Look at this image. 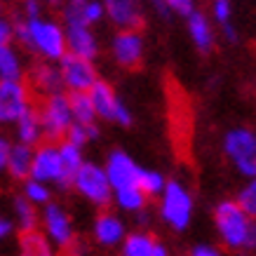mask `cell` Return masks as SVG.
Returning <instances> with one entry per match:
<instances>
[{
    "label": "cell",
    "mask_w": 256,
    "mask_h": 256,
    "mask_svg": "<svg viewBox=\"0 0 256 256\" xmlns=\"http://www.w3.org/2000/svg\"><path fill=\"white\" fill-rule=\"evenodd\" d=\"M170 178L164 176L160 170H150V167H141V174H139V186L141 190L148 195V198H160L167 186Z\"/></svg>",
    "instance_id": "cell-29"
},
{
    "label": "cell",
    "mask_w": 256,
    "mask_h": 256,
    "mask_svg": "<svg viewBox=\"0 0 256 256\" xmlns=\"http://www.w3.org/2000/svg\"><path fill=\"white\" fill-rule=\"evenodd\" d=\"M90 96L94 101V108H96V116L101 122H110L118 127H132L134 124L132 108L120 99V94L116 92V87L108 80H99L90 90Z\"/></svg>",
    "instance_id": "cell-8"
},
{
    "label": "cell",
    "mask_w": 256,
    "mask_h": 256,
    "mask_svg": "<svg viewBox=\"0 0 256 256\" xmlns=\"http://www.w3.org/2000/svg\"><path fill=\"white\" fill-rule=\"evenodd\" d=\"M64 26H66V42H68L70 54L96 62L101 54V42L94 26H90L85 22H64Z\"/></svg>",
    "instance_id": "cell-15"
},
{
    "label": "cell",
    "mask_w": 256,
    "mask_h": 256,
    "mask_svg": "<svg viewBox=\"0 0 256 256\" xmlns=\"http://www.w3.org/2000/svg\"><path fill=\"white\" fill-rule=\"evenodd\" d=\"M59 70H62L64 90L68 94L90 92L101 80L96 62L85 59V56H78V54H70V52L59 62Z\"/></svg>",
    "instance_id": "cell-12"
},
{
    "label": "cell",
    "mask_w": 256,
    "mask_h": 256,
    "mask_svg": "<svg viewBox=\"0 0 256 256\" xmlns=\"http://www.w3.org/2000/svg\"><path fill=\"white\" fill-rule=\"evenodd\" d=\"M14 141L19 144H26V146H40L45 141V127H42V120H40L38 106H33L24 113L19 120L14 122Z\"/></svg>",
    "instance_id": "cell-19"
},
{
    "label": "cell",
    "mask_w": 256,
    "mask_h": 256,
    "mask_svg": "<svg viewBox=\"0 0 256 256\" xmlns=\"http://www.w3.org/2000/svg\"><path fill=\"white\" fill-rule=\"evenodd\" d=\"M101 134V127L99 122L96 124H82V122H73V127L68 130V134H66V139L73 141L76 146H82L85 148L90 141H96Z\"/></svg>",
    "instance_id": "cell-30"
},
{
    "label": "cell",
    "mask_w": 256,
    "mask_h": 256,
    "mask_svg": "<svg viewBox=\"0 0 256 256\" xmlns=\"http://www.w3.org/2000/svg\"><path fill=\"white\" fill-rule=\"evenodd\" d=\"M14 42V19L0 12V47Z\"/></svg>",
    "instance_id": "cell-35"
},
{
    "label": "cell",
    "mask_w": 256,
    "mask_h": 256,
    "mask_svg": "<svg viewBox=\"0 0 256 256\" xmlns=\"http://www.w3.org/2000/svg\"><path fill=\"white\" fill-rule=\"evenodd\" d=\"M73 190L96 210H108L113 204V186H110V178L106 174V167L99 162H92V160H87L76 174Z\"/></svg>",
    "instance_id": "cell-5"
},
{
    "label": "cell",
    "mask_w": 256,
    "mask_h": 256,
    "mask_svg": "<svg viewBox=\"0 0 256 256\" xmlns=\"http://www.w3.org/2000/svg\"><path fill=\"white\" fill-rule=\"evenodd\" d=\"M127 224L122 218V212L101 210L94 216L92 224V240L104 249H120V244L127 238Z\"/></svg>",
    "instance_id": "cell-13"
},
{
    "label": "cell",
    "mask_w": 256,
    "mask_h": 256,
    "mask_svg": "<svg viewBox=\"0 0 256 256\" xmlns=\"http://www.w3.org/2000/svg\"><path fill=\"white\" fill-rule=\"evenodd\" d=\"M14 141L8 134L0 132V176H8V162H10V150H12Z\"/></svg>",
    "instance_id": "cell-37"
},
{
    "label": "cell",
    "mask_w": 256,
    "mask_h": 256,
    "mask_svg": "<svg viewBox=\"0 0 256 256\" xmlns=\"http://www.w3.org/2000/svg\"><path fill=\"white\" fill-rule=\"evenodd\" d=\"M38 113L45 127V141H54V144L66 139L68 130L76 122L73 108H70V94L66 90L42 96L38 104Z\"/></svg>",
    "instance_id": "cell-6"
},
{
    "label": "cell",
    "mask_w": 256,
    "mask_h": 256,
    "mask_svg": "<svg viewBox=\"0 0 256 256\" xmlns=\"http://www.w3.org/2000/svg\"><path fill=\"white\" fill-rule=\"evenodd\" d=\"M153 256H172V252H170V247H167L164 242H160V240H158V244H156V252H153Z\"/></svg>",
    "instance_id": "cell-41"
},
{
    "label": "cell",
    "mask_w": 256,
    "mask_h": 256,
    "mask_svg": "<svg viewBox=\"0 0 256 256\" xmlns=\"http://www.w3.org/2000/svg\"><path fill=\"white\" fill-rule=\"evenodd\" d=\"M40 230L47 235V240L52 242L59 252H66V254L80 242L76 221H73L70 212L62 202L52 200L47 207H42V212H40Z\"/></svg>",
    "instance_id": "cell-7"
},
{
    "label": "cell",
    "mask_w": 256,
    "mask_h": 256,
    "mask_svg": "<svg viewBox=\"0 0 256 256\" xmlns=\"http://www.w3.org/2000/svg\"><path fill=\"white\" fill-rule=\"evenodd\" d=\"M40 207H36L31 200H26L24 195H14L10 200V214L14 218L16 230L19 233H28V230H38L40 228Z\"/></svg>",
    "instance_id": "cell-21"
},
{
    "label": "cell",
    "mask_w": 256,
    "mask_h": 256,
    "mask_svg": "<svg viewBox=\"0 0 256 256\" xmlns=\"http://www.w3.org/2000/svg\"><path fill=\"white\" fill-rule=\"evenodd\" d=\"M70 108H73L76 122H82V124L101 122L99 116H96V108H94V101H92V96H90V92L70 94Z\"/></svg>",
    "instance_id": "cell-28"
},
{
    "label": "cell",
    "mask_w": 256,
    "mask_h": 256,
    "mask_svg": "<svg viewBox=\"0 0 256 256\" xmlns=\"http://www.w3.org/2000/svg\"><path fill=\"white\" fill-rule=\"evenodd\" d=\"M188 256H226V252L216 244H210V242H198L190 247Z\"/></svg>",
    "instance_id": "cell-39"
},
{
    "label": "cell",
    "mask_w": 256,
    "mask_h": 256,
    "mask_svg": "<svg viewBox=\"0 0 256 256\" xmlns=\"http://www.w3.org/2000/svg\"><path fill=\"white\" fill-rule=\"evenodd\" d=\"M108 19L106 14V5H104V0H87L85 8H82V22L90 24V26H99Z\"/></svg>",
    "instance_id": "cell-32"
},
{
    "label": "cell",
    "mask_w": 256,
    "mask_h": 256,
    "mask_svg": "<svg viewBox=\"0 0 256 256\" xmlns=\"http://www.w3.org/2000/svg\"><path fill=\"white\" fill-rule=\"evenodd\" d=\"M148 5H150V10L156 12L158 16H162V19H170V10H167V0H148Z\"/></svg>",
    "instance_id": "cell-40"
},
{
    "label": "cell",
    "mask_w": 256,
    "mask_h": 256,
    "mask_svg": "<svg viewBox=\"0 0 256 256\" xmlns=\"http://www.w3.org/2000/svg\"><path fill=\"white\" fill-rule=\"evenodd\" d=\"M14 42L22 47L26 54L36 56L40 62L59 64L68 54V42H66V26L62 19L50 14L42 16H14Z\"/></svg>",
    "instance_id": "cell-1"
},
{
    "label": "cell",
    "mask_w": 256,
    "mask_h": 256,
    "mask_svg": "<svg viewBox=\"0 0 256 256\" xmlns=\"http://www.w3.org/2000/svg\"><path fill=\"white\" fill-rule=\"evenodd\" d=\"M45 5L40 0H22V8H19V14L26 16V19H33V16H42L45 14Z\"/></svg>",
    "instance_id": "cell-38"
},
{
    "label": "cell",
    "mask_w": 256,
    "mask_h": 256,
    "mask_svg": "<svg viewBox=\"0 0 256 256\" xmlns=\"http://www.w3.org/2000/svg\"><path fill=\"white\" fill-rule=\"evenodd\" d=\"M148 200H150V198L141 190V186H127V188L113 190V204H116L122 214H134V216H139L141 212H146Z\"/></svg>",
    "instance_id": "cell-24"
},
{
    "label": "cell",
    "mask_w": 256,
    "mask_h": 256,
    "mask_svg": "<svg viewBox=\"0 0 256 256\" xmlns=\"http://www.w3.org/2000/svg\"><path fill=\"white\" fill-rule=\"evenodd\" d=\"M108 22L116 28H144L146 24V8L144 0H104Z\"/></svg>",
    "instance_id": "cell-16"
},
{
    "label": "cell",
    "mask_w": 256,
    "mask_h": 256,
    "mask_svg": "<svg viewBox=\"0 0 256 256\" xmlns=\"http://www.w3.org/2000/svg\"><path fill=\"white\" fill-rule=\"evenodd\" d=\"M33 108V90L26 80H0V127L14 122Z\"/></svg>",
    "instance_id": "cell-11"
},
{
    "label": "cell",
    "mask_w": 256,
    "mask_h": 256,
    "mask_svg": "<svg viewBox=\"0 0 256 256\" xmlns=\"http://www.w3.org/2000/svg\"><path fill=\"white\" fill-rule=\"evenodd\" d=\"M186 31L193 47L202 56L214 52V47H216V31H214V24H212L207 12H202L200 8L195 10L193 14L186 19Z\"/></svg>",
    "instance_id": "cell-17"
},
{
    "label": "cell",
    "mask_w": 256,
    "mask_h": 256,
    "mask_svg": "<svg viewBox=\"0 0 256 256\" xmlns=\"http://www.w3.org/2000/svg\"><path fill=\"white\" fill-rule=\"evenodd\" d=\"M31 176L38 181H45L50 186L59 188V190H68L70 181L66 176L62 162V153H59V144L54 141H42L40 146H36V158H33V170Z\"/></svg>",
    "instance_id": "cell-10"
},
{
    "label": "cell",
    "mask_w": 256,
    "mask_h": 256,
    "mask_svg": "<svg viewBox=\"0 0 256 256\" xmlns=\"http://www.w3.org/2000/svg\"><path fill=\"white\" fill-rule=\"evenodd\" d=\"M59 153H62V162H64V170H66V176H68L70 186H73L76 174H78L80 167L87 162L85 160V148L76 146V144L68 141V139H62L59 141Z\"/></svg>",
    "instance_id": "cell-26"
},
{
    "label": "cell",
    "mask_w": 256,
    "mask_h": 256,
    "mask_svg": "<svg viewBox=\"0 0 256 256\" xmlns=\"http://www.w3.org/2000/svg\"><path fill=\"white\" fill-rule=\"evenodd\" d=\"M214 230L230 252H256V218L249 216L235 200H221L214 207Z\"/></svg>",
    "instance_id": "cell-2"
},
{
    "label": "cell",
    "mask_w": 256,
    "mask_h": 256,
    "mask_svg": "<svg viewBox=\"0 0 256 256\" xmlns=\"http://www.w3.org/2000/svg\"><path fill=\"white\" fill-rule=\"evenodd\" d=\"M104 167H106V174H108V178H110L113 190L127 188V186H139L141 164L136 162L124 148H113V150H108V156L104 160Z\"/></svg>",
    "instance_id": "cell-14"
},
{
    "label": "cell",
    "mask_w": 256,
    "mask_h": 256,
    "mask_svg": "<svg viewBox=\"0 0 256 256\" xmlns=\"http://www.w3.org/2000/svg\"><path fill=\"white\" fill-rule=\"evenodd\" d=\"M226 160L242 178H256V130L252 127H230L221 141Z\"/></svg>",
    "instance_id": "cell-4"
},
{
    "label": "cell",
    "mask_w": 256,
    "mask_h": 256,
    "mask_svg": "<svg viewBox=\"0 0 256 256\" xmlns=\"http://www.w3.org/2000/svg\"><path fill=\"white\" fill-rule=\"evenodd\" d=\"M0 8H2V0H0Z\"/></svg>",
    "instance_id": "cell-43"
},
{
    "label": "cell",
    "mask_w": 256,
    "mask_h": 256,
    "mask_svg": "<svg viewBox=\"0 0 256 256\" xmlns=\"http://www.w3.org/2000/svg\"><path fill=\"white\" fill-rule=\"evenodd\" d=\"M22 195L26 200H31L36 207H47L50 202L54 200V186H50L45 181H38V178H26L22 184Z\"/></svg>",
    "instance_id": "cell-27"
},
{
    "label": "cell",
    "mask_w": 256,
    "mask_h": 256,
    "mask_svg": "<svg viewBox=\"0 0 256 256\" xmlns=\"http://www.w3.org/2000/svg\"><path fill=\"white\" fill-rule=\"evenodd\" d=\"M40 2H42L47 10H62L66 0H40Z\"/></svg>",
    "instance_id": "cell-42"
},
{
    "label": "cell",
    "mask_w": 256,
    "mask_h": 256,
    "mask_svg": "<svg viewBox=\"0 0 256 256\" xmlns=\"http://www.w3.org/2000/svg\"><path fill=\"white\" fill-rule=\"evenodd\" d=\"M28 85L33 92H38L40 96L54 92H64V80L59 64L54 62H38L28 68Z\"/></svg>",
    "instance_id": "cell-18"
},
{
    "label": "cell",
    "mask_w": 256,
    "mask_h": 256,
    "mask_svg": "<svg viewBox=\"0 0 256 256\" xmlns=\"http://www.w3.org/2000/svg\"><path fill=\"white\" fill-rule=\"evenodd\" d=\"M167 10H170L172 16H178V19L186 22L188 16L198 10V2L195 0H167Z\"/></svg>",
    "instance_id": "cell-34"
},
{
    "label": "cell",
    "mask_w": 256,
    "mask_h": 256,
    "mask_svg": "<svg viewBox=\"0 0 256 256\" xmlns=\"http://www.w3.org/2000/svg\"><path fill=\"white\" fill-rule=\"evenodd\" d=\"M156 244L158 240L148 230H132L120 244V256H153Z\"/></svg>",
    "instance_id": "cell-25"
},
{
    "label": "cell",
    "mask_w": 256,
    "mask_h": 256,
    "mask_svg": "<svg viewBox=\"0 0 256 256\" xmlns=\"http://www.w3.org/2000/svg\"><path fill=\"white\" fill-rule=\"evenodd\" d=\"M16 233V224L12 214H5V212H0V247L10 242V238Z\"/></svg>",
    "instance_id": "cell-36"
},
{
    "label": "cell",
    "mask_w": 256,
    "mask_h": 256,
    "mask_svg": "<svg viewBox=\"0 0 256 256\" xmlns=\"http://www.w3.org/2000/svg\"><path fill=\"white\" fill-rule=\"evenodd\" d=\"M212 19L218 28L233 24V2L230 0H212Z\"/></svg>",
    "instance_id": "cell-33"
},
{
    "label": "cell",
    "mask_w": 256,
    "mask_h": 256,
    "mask_svg": "<svg viewBox=\"0 0 256 256\" xmlns=\"http://www.w3.org/2000/svg\"><path fill=\"white\" fill-rule=\"evenodd\" d=\"M235 202L247 212L249 216L256 218V178H244V184L235 195Z\"/></svg>",
    "instance_id": "cell-31"
},
{
    "label": "cell",
    "mask_w": 256,
    "mask_h": 256,
    "mask_svg": "<svg viewBox=\"0 0 256 256\" xmlns=\"http://www.w3.org/2000/svg\"><path fill=\"white\" fill-rule=\"evenodd\" d=\"M33 158H36V148L14 141V144H12V150H10L8 176L12 178V181H16V184H24L26 178H31Z\"/></svg>",
    "instance_id": "cell-20"
},
{
    "label": "cell",
    "mask_w": 256,
    "mask_h": 256,
    "mask_svg": "<svg viewBox=\"0 0 256 256\" xmlns=\"http://www.w3.org/2000/svg\"><path fill=\"white\" fill-rule=\"evenodd\" d=\"M56 254H59V249L47 240V235L40 228L19 235L16 256H56Z\"/></svg>",
    "instance_id": "cell-23"
},
{
    "label": "cell",
    "mask_w": 256,
    "mask_h": 256,
    "mask_svg": "<svg viewBox=\"0 0 256 256\" xmlns=\"http://www.w3.org/2000/svg\"><path fill=\"white\" fill-rule=\"evenodd\" d=\"M193 216H195L193 190L188 188L186 181L170 178L162 190V195L158 198V218H160L170 230L184 233V230L190 228Z\"/></svg>",
    "instance_id": "cell-3"
},
{
    "label": "cell",
    "mask_w": 256,
    "mask_h": 256,
    "mask_svg": "<svg viewBox=\"0 0 256 256\" xmlns=\"http://www.w3.org/2000/svg\"><path fill=\"white\" fill-rule=\"evenodd\" d=\"M110 59L118 68L134 70L144 64L146 56V38L139 28H116L108 42Z\"/></svg>",
    "instance_id": "cell-9"
},
{
    "label": "cell",
    "mask_w": 256,
    "mask_h": 256,
    "mask_svg": "<svg viewBox=\"0 0 256 256\" xmlns=\"http://www.w3.org/2000/svg\"><path fill=\"white\" fill-rule=\"evenodd\" d=\"M24 50L16 42L0 47V80H24L26 78Z\"/></svg>",
    "instance_id": "cell-22"
}]
</instances>
